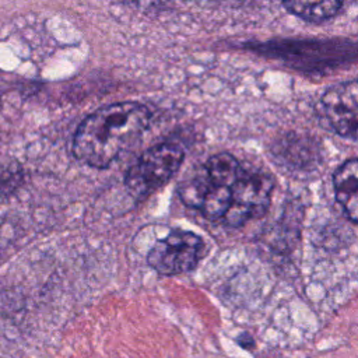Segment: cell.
Masks as SVG:
<instances>
[{
	"label": "cell",
	"mask_w": 358,
	"mask_h": 358,
	"mask_svg": "<svg viewBox=\"0 0 358 358\" xmlns=\"http://www.w3.org/2000/svg\"><path fill=\"white\" fill-rule=\"evenodd\" d=\"M236 343H238V345H241L243 350H252V348H255V338H253L249 333H246V331L241 333V334L236 337Z\"/></svg>",
	"instance_id": "obj_10"
},
{
	"label": "cell",
	"mask_w": 358,
	"mask_h": 358,
	"mask_svg": "<svg viewBox=\"0 0 358 358\" xmlns=\"http://www.w3.org/2000/svg\"><path fill=\"white\" fill-rule=\"evenodd\" d=\"M324 119L330 129L341 137L357 140L358 87L357 80L336 84L320 98Z\"/></svg>",
	"instance_id": "obj_6"
},
{
	"label": "cell",
	"mask_w": 358,
	"mask_h": 358,
	"mask_svg": "<svg viewBox=\"0 0 358 358\" xmlns=\"http://www.w3.org/2000/svg\"><path fill=\"white\" fill-rule=\"evenodd\" d=\"M203 169L213 186L231 189L242 173L243 166L232 154L218 152L206 161Z\"/></svg>",
	"instance_id": "obj_8"
},
{
	"label": "cell",
	"mask_w": 358,
	"mask_h": 358,
	"mask_svg": "<svg viewBox=\"0 0 358 358\" xmlns=\"http://www.w3.org/2000/svg\"><path fill=\"white\" fill-rule=\"evenodd\" d=\"M204 253L206 245L199 235L173 229L150 249L147 263L162 275H176L193 270Z\"/></svg>",
	"instance_id": "obj_4"
},
{
	"label": "cell",
	"mask_w": 358,
	"mask_h": 358,
	"mask_svg": "<svg viewBox=\"0 0 358 358\" xmlns=\"http://www.w3.org/2000/svg\"><path fill=\"white\" fill-rule=\"evenodd\" d=\"M301 71L326 73L355 60L354 42L338 39H273L253 48Z\"/></svg>",
	"instance_id": "obj_2"
},
{
	"label": "cell",
	"mask_w": 358,
	"mask_h": 358,
	"mask_svg": "<svg viewBox=\"0 0 358 358\" xmlns=\"http://www.w3.org/2000/svg\"><path fill=\"white\" fill-rule=\"evenodd\" d=\"M150 122L151 112L140 102L124 101L99 108L77 127L73 155L85 165L105 169L143 136Z\"/></svg>",
	"instance_id": "obj_1"
},
{
	"label": "cell",
	"mask_w": 358,
	"mask_h": 358,
	"mask_svg": "<svg viewBox=\"0 0 358 358\" xmlns=\"http://www.w3.org/2000/svg\"><path fill=\"white\" fill-rule=\"evenodd\" d=\"M183 158L185 151L179 144L161 143L150 147L126 173L129 193L137 201L145 200L178 172Z\"/></svg>",
	"instance_id": "obj_3"
},
{
	"label": "cell",
	"mask_w": 358,
	"mask_h": 358,
	"mask_svg": "<svg viewBox=\"0 0 358 358\" xmlns=\"http://www.w3.org/2000/svg\"><path fill=\"white\" fill-rule=\"evenodd\" d=\"M334 196L347 218L357 224L358 221V161L350 158L344 161L333 173Z\"/></svg>",
	"instance_id": "obj_7"
},
{
	"label": "cell",
	"mask_w": 358,
	"mask_h": 358,
	"mask_svg": "<svg viewBox=\"0 0 358 358\" xmlns=\"http://www.w3.org/2000/svg\"><path fill=\"white\" fill-rule=\"evenodd\" d=\"M274 179L264 172L242 171L231 187V204L222 221L229 227H241L252 218L264 215L270 206Z\"/></svg>",
	"instance_id": "obj_5"
},
{
	"label": "cell",
	"mask_w": 358,
	"mask_h": 358,
	"mask_svg": "<svg viewBox=\"0 0 358 358\" xmlns=\"http://www.w3.org/2000/svg\"><path fill=\"white\" fill-rule=\"evenodd\" d=\"M282 6L288 13L296 15L303 21L323 22L336 17L341 11L344 3L338 0H327V1H319V3L284 1Z\"/></svg>",
	"instance_id": "obj_9"
}]
</instances>
